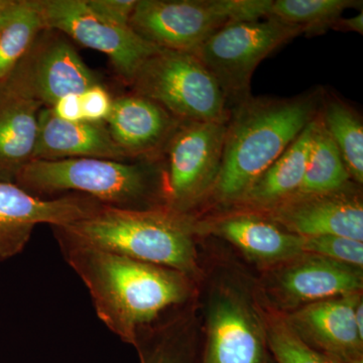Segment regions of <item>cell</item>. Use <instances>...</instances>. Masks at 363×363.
Listing matches in <instances>:
<instances>
[{
	"mask_svg": "<svg viewBox=\"0 0 363 363\" xmlns=\"http://www.w3.org/2000/svg\"><path fill=\"white\" fill-rule=\"evenodd\" d=\"M264 326L267 344L277 363H340L304 342L285 317L267 316Z\"/></svg>",
	"mask_w": 363,
	"mask_h": 363,
	"instance_id": "484cf974",
	"label": "cell"
},
{
	"mask_svg": "<svg viewBox=\"0 0 363 363\" xmlns=\"http://www.w3.org/2000/svg\"><path fill=\"white\" fill-rule=\"evenodd\" d=\"M279 272L274 290L288 306H302L362 293V269L304 255Z\"/></svg>",
	"mask_w": 363,
	"mask_h": 363,
	"instance_id": "9a60e30c",
	"label": "cell"
},
{
	"mask_svg": "<svg viewBox=\"0 0 363 363\" xmlns=\"http://www.w3.org/2000/svg\"><path fill=\"white\" fill-rule=\"evenodd\" d=\"M300 30L272 18L224 26L194 52L218 81L227 98L248 99L253 72L262 60Z\"/></svg>",
	"mask_w": 363,
	"mask_h": 363,
	"instance_id": "52a82bcc",
	"label": "cell"
},
{
	"mask_svg": "<svg viewBox=\"0 0 363 363\" xmlns=\"http://www.w3.org/2000/svg\"><path fill=\"white\" fill-rule=\"evenodd\" d=\"M52 231L66 262L89 291L98 318L125 343L135 345L140 332L191 297V279L180 272Z\"/></svg>",
	"mask_w": 363,
	"mask_h": 363,
	"instance_id": "6da1fadb",
	"label": "cell"
},
{
	"mask_svg": "<svg viewBox=\"0 0 363 363\" xmlns=\"http://www.w3.org/2000/svg\"><path fill=\"white\" fill-rule=\"evenodd\" d=\"M351 0H272L269 18L298 28L301 33H320L335 28Z\"/></svg>",
	"mask_w": 363,
	"mask_h": 363,
	"instance_id": "cb8c5ba5",
	"label": "cell"
},
{
	"mask_svg": "<svg viewBox=\"0 0 363 363\" xmlns=\"http://www.w3.org/2000/svg\"><path fill=\"white\" fill-rule=\"evenodd\" d=\"M102 206L89 196L70 193L42 198L16 184L0 182V262L23 252L35 226L68 225L92 216Z\"/></svg>",
	"mask_w": 363,
	"mask_h": 363,
	"instance_id": "8fae6325",
	"label": "cell"
},
{
	"mask_svg": "<svg viewBox=\"0 0 363 363\" xmlns=\"http://www.w3.org/2000/svg\"><path fill=\"white\" fill-rule=\"evenodd\" d=\"M180 123L161 105L135 93L113 99L105 121L112 140L128 159L162 152Z\"/></svg>",
	"mask_w": 363,
	"mask_h": 363,
	"instance_id": "2e32d148",
	"label": "cell"
},
{
	"mask_svg": "<svg viewBox=\"0 0 363 363\" xmlns=\"http://www.w3.org/2000/svg\"><path fill=\"white\" fill-rule=\"evenodd\" d=\"M341 28L343 30H348V32H353L360 33L362 35L363 33V13L362 11H360L359 13L357 14V16H352V18H340L338 21V23H336L335 28Z\"/></svg>",
	"mask_w": 363,
	"mask_h": 363,
	"instance_id": "4dcf8cb0",
	"label": "cell"
},
{
	"mask_svg": "<svg viewBox=\"0 0 363 363\" xmlns=\"http://www.w3.org/2000/svg\"><path fill=\"white\" fill-rule=\"evenodd\" d=\"M52 229L90 247L168 267L190 279L198 272L192 222L187 215L166 207L121 209L104 205L88 218Z\"/></svg>",
	"mask_w": 363,
	"mask_h": 363,
	"instance_id": "3957f363",
	"label": "cell"
},
{
	"mask_svg": "<svg viewBox=\"0 0 363 363\" xmlns=\"http://www.w3.org/2000/svg\"><path fill=\"white\" fill-rule=\"evenodd\" d=\"M315 96L248 99L227 123L220 171L212 194L238 203L316 117Z\"/></svg>",
	"mask_w": 363,
	"mask_h": 363,
	"instance_id": "7a4b0ae2",
	"label": "cell"
},
{
	"mask_svg": "<svg viewBox=\"0 0 363 363\" xmlns=\"http://www.w3.org/2000/svg\"><path fill=\"white\" fill-rule=\"evenodd\" d=\"M227 123L181 121L169 136L161 171L167 209L187 215L212 191L220 171Z\"/></svg>",
	"mask_w": 363,
	"mask_h": 363,
	"instance_id": "8992f818",
	"label": "cell"
},
{
	"mask_svg": "<svg viewBox=\"0 0 363 363\" xmlns=\"http://www.w3.org/2000/svg\"><path fill=\"white\" fill-rule=\"evenodd\" d=\"M350 175L320 116L314 118L304 179L296 196L331 194L345 189Z\"/></svg>",
	"mask_w": 363,
	"mask_h": 363,
	"instance_id": "7402d4cb",
	"label": "cell"
},
{
	"mask_svg": "<svg viewBox=\"0 0 363 363\" xmlns=\"http://www.w3.org/2000/svg\"><path fill=\"white\" fill-rule=\"evenodd\" d=\"M363 304L362 300L360 301L359 304L357 305V311H355V322H357V330L359 332V335L363 337Z\"/></svg>",
	"mask_w": 363,
	"mask_h": 363,
	"instance_id": "1f68e13d",
	"label": "cell"
},
{
	"mask_svg": "<svg viewBox=\"0 0 363 363\" xmlns=\"http://www.w3.org/2000/svg\"><path fill=\"white\" fill-rule=\"evenodd\" d=\"M190 336L185 322L176 319L145 329L133 346L140 363H193Z\"/></svg>",
	"mask_w": 363,
	"mask_h": 363,
	"instance_id": "d4e9b609",
	"label": "cell"
},
{
	"mask_svg": "<svg viewBox=\"0 0 363 363\" xmlns=\"http://www.w3.org/2000/svg\"><path fill=\"white\" fill-rule=\"evenodd\" d=\"M313 123L314 119L238 203L267 212L298 194L304 179Z\"/></svg>",
	"mask_w": 363,
	"mask_h": 363,
	"instance_id": "ffe728a7",
	"label": "cell"
},
{
	"mask_svg": "<svg viewBox=\"0 0 363 363\" xmlns=\"http://www.w3.org/2000/svg\"><path fill=\"white\" fill-rule=\"evenodd\" d=\"M97 157L125 162L128 156L112 140L104 123H70L62 121L50 108L39 113V130L33 160H56Z\"/></svg>",
	"mask_w": 363,
	"mask_h": 363,
	"instance_id": "e0dca14e",
	"label": "cell"
},
{
	"mask_svg": "<svg viewBox=\"0 0 363 363\" xmlns=\"http://www.w3.org/2000/svg\"><path fill=\"white\" fill-rule=\"evenodd\" d=\"M45 30L39 0H7L0 11V84Z\"/></svg>",
	"mask_w": 363,
	"mask_h": 363,
	"instance_id": "44dd1931",
	"label": "cell"
},
{
	"mask_svg": "<svg viewBox=\"0 0 363 363\" xmlns=\"http://www.w3.org/2000/svg\"><path fill=\"white\" fill-rule=\"evenodd\" d=\"M52 113L62 121L70 123H81L84 121L81 94L66 95L60 98L51 107Z\"/></svg>",
	"mask_w": 363,
	"mask_h": 363,
	"instance_id": "f546056e",
	"label": "cell"
},
{
	"mask_svg": "<svg viewBox=\"0 0 363 363\" xmlns=\"http://www.w3.org/2000/svg\"><path fill=\"white\" fill-rule=\"evenodd\" d=\"M302 250L304 255H319L360 269L363 267L362 241L336 235L302 238Z\"/></svg>",
	"mask_w": 363,
	"mask_h": 363,
	"instance_id": "4316f807",
	"label": "cell"
},
{
	"mask_svg": "<svg viewBox=\"0 0 363 363\" xmlns=\"http://www.w3.org/2000/svg\"><path fill=\"white\" fill-rule=\"evenodd\" d=\"M131 86L183 123H227V98L194 52L160 49L143 62Z\"/></svg>",
	"mask_w": 363,
	"mask_h": 363,
	"instance_id": "5b68a950",
	"label": "cell"
},
{
	"mask_svg": "<svg viewBox=\"0 0 363 363\" xmlns=\"http://www.w3.org/2000/svg\"><path fill=\"white\" fill-rule=\"evenodd\" d=\"M212 231L257 262H291L304 255L301 236L257 215L238 214L219 219L212 225Z\"/></svg>",
	"mask_w": 363,
	"mask_h": 363,
	"instance_id": "d6986e66",
	"label": "cell"
},
{
	"mask_svg": "<svg viewBox=\"0 0 363 363\" xmlns=\"http://www.w3.org/2000/svg\"><path fill=\"white\" fill-rule=\"evenodd\" d=\"M161 172L150 164L97 159L33 160L14 184L38 197L61 193L89 196L105 206L121 209L164 207Z\"/></svg>",
	"mask_w": 363,
	"mask_h": 363,
	"instance_id": "277c9868",
	"label": "cell"
},
{
	"mask_svg": "<svg viewBox=\"0 0 363 363\" xmlns=\"http://www.w3.org/2000/svg\"><path fill=\"white\" fill-rule=\"evenodd\" d=\"M240 20L238 0H138L130 26L161 49L195 52L215 32Z\"/></svg>",
	"mask_w": 363,
	"mask_h": 363,
	"instance_id": "ba28073f",
	"label": "cell"
},
{
	"mask_svg": "<svg viewBox=\"0 0 363 363\" xmlns=\"http://www.w3.org/2000/svg\"><path fill=\"white\" fill-rule=\"evenodd\" d=\"M325 128L328 131L342 157L350 178L363 182V125L362 119L347 104L331 100L324 105L320 114Z\"/></svg>",
	"mask_w": 363,
	"mask_h": 363,
	"instance_id": "603a6c76",
	"label": "cell"
},
{
	"mask_svg": "<svg viewBox=\"0 0 363 363\" xmlns=\"http://www.w3.org/2000/svg\"><path fill=\"white\" fill-rule=\"evenodd\" d=\"M42 108L7 81L0 84V182L14 183L33 161Z\"/></svg>",
	"mask_w": 363,
	"mask_h": 363,
	"instance_id": "ac0fdd59",
	"label": "cell"
},
{
	"mask_svg": "<svg viewBox=\"0 0 363 363\" xmlns=\"http://www.w3.org/2000/svg\"><path fill=\"white\" fill-rule=\"evenodd\" d=\"M264 213L301 238L336 235L363 241L362 200L346 194L345 189L331 194L295 196Z\"/></svg>",
	"mask_w": 363,
	"mask_h": 363,
	"instance_id": "5bb4252c",
	"label": "cell"
},
{
	"mask_svg": "<svg viewBox=\"0 0 363 363\" xmlns=\"http://www.w3.org/2000/svg\"><path fill=\"white\" fill-rule=\"evenodd\" d=\"M45 30H56L83 47L104 52L126 84L145 60L161 48L128 26L117 25L93 11L86 0H39Z\"/></svg>",
	"mask_w": 363,
	"mask_h": 363,
	"instance_id": "9c48e42d",
	"label": "cell"
},
{
	"mask_svg": "<svg viewBox=\"0 0 363 363\" xmlns=\"http://www.w3.org/2000/svg\"><path fill=\"white\" fill-rule=\"evenodd\" d=\"M81 102L85 121L105 123L111 114L113 99L106 88L99 83L81 93Z\"/></svg>",
	"mask_w": 363,
	"mask_h": 363,
	"instance_id": "83f0119b",
	"label": "cell"
},
{
	"mask_svg": "<svg viewBox=\"0 0 363 363\" xmlns=\"http://www.w3.org/2000/svg\"><path fill=\"white\" fill-rule=\"evenodd\" d=\"M351 363H363V359L357 360V362H353Z\"/></svg>",
	"mask_w": 363,
	"mask_h": 363,
	"instance_id": "836d02e7",
	"label": "cell"
},
{
	"mask_svg": "<svg viewBox=\"0 0 363 363\" xmlns=\"http://www.w3.org/2000/svg\"><path fill=\"white\" fill-rule=\"evenodd\" d=\"M4 81L45 108H51L60 98L72 93L81 94L101 83L70 40L52 30H43L38 35L30 51Z\"/></svg>",
	"mask_w": 363,
	"mask_h": 363,
	"instance_id": "30bf717a",
	"label": "cell"
},
{
	"mask_svg": "<svg viewBox=\"0 0 363 363\" xmlns=\"http://www.w3.org/2000/svg\"><path fill=\"white\" fill-rule=\"evenodd\" d=\"M93 11L117 25L130 26L138 0H86Z\"/></svg>",
	"mask_w": 363,
	"mask_h": 363,
	"instance_id": "f1b7e54d",
	"label": "cell"
},
{
	"mask_svg": "<svg viewBox=\"0 0 363 363\" xmlns=\"http://www.w3.org/2000/svg\"><path fill=\"white\" fill-rule=\"evenodd\" d=\"M362 293L298 307L285 317L298 337L340 363L363 359V337L355 322Z\"/></svg>",
	"mask_w": 363,
	"mask_h": 363,
	"instance_id": "4fadbf2b",
	"label": "cell"
},
{
	"mask_svg": "<svg viewBox=\"0 0 363 363\" xmlns=\"http://www.w3.org/2000/svg\"><path fill=\"white\" fill-rule=\"evenodd\" d=\"M266 344L264 321L245 298L229 290L215 294L203 363H264Z\"/></svg>",
	"mask_w": 363,
	"mask_h": 363,
	"instance_id": "7c38bea8",
	"label": "cell"
},
{
	"mask_svg": "<svg viewBox=\"0 0 363 363\" xmlns=\"http://www.w3.org/2000/svg\"><path fill=\"white\" fill-rule=\"evenodd\" d=\"M7 0H0V11L6 6Z\"/></svg>",
	"mask_w": 363,
	"mask_h": 363,
	"instance_id": "d6a6232c",
	"label": "cell"
}]
</instances>
